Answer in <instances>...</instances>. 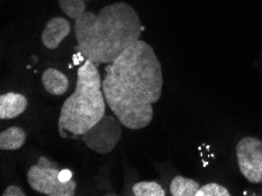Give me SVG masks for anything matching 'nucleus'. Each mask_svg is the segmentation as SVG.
<instances>
[{
  "mask_svg": "<svg viewBox=\"0 0 262 196\" xmlns=\"http://www.w3.org/2000/svg\"><path fill=\"white\" fill-rule=\"evenodd\" d=\"M162 85L161 63L152 46L140 39L107 63L101 82L107 105L129 129L152 122L153 105L161 98Z\"/></svg>",
  "mask_w": 262,
  "mask_h": 196,
  "instance_id": "obj_1",
  "label": "nucleus"
},
{
  "mask_svg": "<svg viewBox=\"0 0 262 196\" xmlns=\"http://www.w3.org/2000/svg\"><path fill=\"white\" fill-rule=\"evenodd\" d=\"M78 50L86 60L111 63L140 39L141 23L137 11L126 3H114L99 11L85 12L74 20Z\"/></svg>",
  "mask_w": 262,
  "mask_h": 196,
  "instance_id": "obj_2",
  "label": "nucleus"
},
{
  "mask_svg": "<svg viewBox=\"0 0 262 196\" xmlns=\"http://www.w3.org/2000/svg\"><path fill=\"white\" fill-rule=\"evenodd\" d=\"M101 77L94 62L86 60L79 67L77 85L70 98L63 101L59 115V130L81 137L105 115L106 99Z\"/></svg>",
  "mask_w": 262,
  "mask_h": 196,
  "instance_id": "obj_3",
  "label": "nucleus"
},
{
  "mask_svg": "<svg viewBox=\"0 0 262 196\" xmlns=\"http://www.w3.org/2000/svg\"><path fill=\"white\" fill-rule=\"evenodd\" d=\"M60 168L46 157L39 158L37 163L27 171V182L32 190L47 196H73L77 183L74 180L62 182L59 179Z\"/></svg>",
  "mask_w": 262,
  "mask_h": 196,
  "instance_id": "obj_4",
  "label": "nucleus"
},
{
  "mask_svg": "<svg viewBox=\"0 0 262 196\" xmlns=\"http://www.w3.org/2000/svg\"><path fill=\"white\" fill-rule=\"evenodd\" d=\"M121 126L116 115H104L94 126L81 135L85 145L95 153H111L120 141Z\"/></svg>",
  "mask_w": 262,
  "mask_h": 196,
  "instance_id": "obj_5",
  "label": "nucleus"
},
{
  "mask_svg": "<svg viewBox=\"0 0 262 196\" xmlns=\"http://www.w3.org/2000/svg\"><path fill=\"white\" fill-rule=\"evenodd\" d=\"M239 169L248 182L262 183V141L257 138L246 137L236 145Z\"/></svg>",
  "mask_w": 262,
  "mask_h": 196,
  "instance_id": "obj_6",
  "label": "nucleus"
},
{
  "mask_svg": "<svg viewBox=\"0 0 262 196\" xmlns=\"http://www.w3.org/2000/svg\"><path fill=\"white\" fill-rule=\"evenodd\" d=\"M71 24L62 17H55L47 21L41 34L42 45L49 50H55L67 38L71 32Z\"/></svg>",
  "mask_w": 262,
  "mask_h": 196,
  "instance_id": "obj_7",
  "label": "nucleus"
},
{
  "mask_svg": "<svg viewBox=\"0 0 262 196\" xmlns=\"http://www.w3.org/2000/svg\"><path fill=\"white\" fill-rule=\"evenodd\" d=\"M29 101L25 95L15 92L2 94L0 97V119H15L26 111Z\"/></svg>",
  "mask_w": 262,
  "mask_h": 196,
  "instance_id": "obj_8",
  "label": "nucleus"
},
{
  "mask_svg": "<svg viewBox=\"0 0 262 196\" xmlns=\"http://www.w3.org/2000/svg\"><path fill=\"white\" fill-rule=\"evenodd\" d=\"M41 82L45 91L55 97L65 94L70 87V81L66 75L55 69H47L43 71Z\"/></svg>",
  "mask_w": 262,
  "mask_h": 196,
  "instance_id": "obj_9",
  "label": "nucleus"
},
{
  "mask_svg": "<svg viewBox=\"0 0 262 196\" xmlns=\"http://www.w3.org/2000/svg\"><path fill=\"white\" fill-rule=\"evenodd\" d=\"M26 141V133L20 127H10L0 133V149L18 150Z\"/></svg>",
  "mask_w": 262,
  "mask_h": 196,
  "instance_id": "obj_10",
  "label": "nucleus"
},
{
  "mask_svg": "<svg viewBox=\"0 0 262 196\" xmlns=\"http://www.w3.org/2000/svg\"><path fill=\"white\" fill-rule=\"evenodd\" d=\"M199 188L200 185L195 180L178 175L170 182L169 191L173 196H195Z\"/></svg>",
  "mask_w": 262,
  "mask_h": 196,
  "instance_id": "obj_11",
  "label": "nucleus"
},
{
  "mask_svg": "<svg viewBox=\"0 0 262 196\" xmlns=\"http://www.w3.org/2000/svg\"><path fill=\"white\" fill-rule=\"evenodd\" d=\"M132 193L136 196H165L166 191L159 182L141 181L134 183Z\"/></svg>",
  "mask_w": 262,
  "mask_h": 196,
  "instance_id": "obj_12",
  "label": "nucleus"
},
{
  "mask_svg": "<svg viewBox=\"0 0 262 196\" xmlns=\"http://www.w3.org/2000/svg\"><path fill=\"white\" fill-rule=\"evenodd\" d=\"M60 10L71 19H78L86 12L84 0H59Z\"/></svg>",
  "mask_w": 262,
  "mask_h": 196,
  "instance_id": "obj_13",
  "label": "nucleus"
},
{
  "mask_svg": "<svg viewBox=\"0 0 262 196\" xmlns=\"http://www.w3.org/2000/svg\"><path fill=\"white\" fill-rule=\"evenodd\" d=\"M229 191L224 186L217 183H208L199 188L195 196H229Z\"/></svg>",
  "mask_w": 262,
  "mask_h": 196,
  "instance_id": "obj_14",
  "label": "nucleus"
},
{
  "mask_svg": "<svg viewBox=\"0 0 262 196\" xmlns=\"http://www.w3.org/2000/svg\"><path fill=\"white\" fill-rule=\"evenodd\" d=\"M3 196H26L25 191H24L20 187L17 185H12L6 188L2 194Z\"/></svg>",
  "mask_w": 262,
  "mask_h": 196,
  "instance_id": "obj_15",
  "label": "nucleus"
},
{
  "mask_svg": "<svg viewBox=\"0 0 262 196\" xmlns=\"http://www.w3.org/2000/svg\"><path fill=\"white\" fill-rule=\"evenodd\" d=\"M59 179L62 182H69L71 180H73V173L70 169H61L59 173Z\"/></svg>",
  "mask_w": 262,
  "mask_h": 196,
  "instance_id": "obj_16",
  "label": "nucleus"
}]
</instances>
